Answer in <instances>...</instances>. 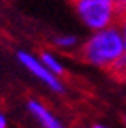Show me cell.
Wrapping results in <instances>:
<instances>
[{"label":"cell","mask_w":126,"mask_h":128,"mask_svg":"<svg viewBox=\"0 0 126 128\" xmlns=\"http://www.w3.org/2000/svg\"><path fill=\"white\" fill-rule=\"evenodd\" d=\"M123 54H126L125 43H123V36L118 25L92 31V34L82 44L84 61L95 68L108 69V71Z\"/></svg>","instance_id":"6da1fadb"},{"label":"cell","mask_w":126,"mask_h":128,"mask_svg":"<svg viewBox=\"0 0 126 128\" xmlns=\"http://www.w3.org/2000/svg\"><path fill=\"white\" fill-rule=\"evenodd\" d=\"M116 77H126V54H123L115 64H113V68L110 69Z\"/></svg>","instance_id":"52a82bcc"},{"label":"cell","mask_w":126,"mask_h":128,"mask_svg":"<svg viewBox=\"0 0 126 128\" xmlns=\"http://www.w3.org/2000/svg\"><path fill=\"white\" fill-rule=\"evenodd\" d=\"M116 2H118V5L121 8H126V0H116Z\"/></svg>","instance_id":"30bf717a"},{"label":"cell","mask_w":126,"mask_h":128,"mask_svg":"<svg viewBox=\"0 0 126 128\" xmlns=\"http://www.w3.org/2000/svg\"><path fill=\"white\" fill-rule=\"evenodd\" d=\"M0 128H7V117L0 113Z\"/></svg>","instance_id":"9c48e42d"},{"label":"cell","mask_w":126,"mask_h":128,"mask_svg":"<svg viewBox=\"0 0 126 128\" xmlns=\"http://www.w3.org/2000/svg\"><path fill=\"white\" fill-rule=\"evenodd\" d=\"M39 59H41V62H43L46 68L52 72V74L59 76V77L64 74V66H62V62H61V61L57 59V58H56L52 53H49V51H43Z\"/></svg>","instance_id":"5b68a950"},{"label":"cell","mask_w":126,"mask_h":128,"mask_svg":"<svg viewBox=\"0 0 126 128\" xmlns=\"http://www.w3.org/2000/svg\"><path fill=\"white\" fill-rule=\"evenodd\" d=\"M120 22V31H121V36H123V43H125V53H126V8L121 10V15L118 18Z\"/></svg>","instance_id":"ba28073f"},{"label":"cell","mask_w":126,"mask_h":128,"mask_svg":"<svg viewBox=\"0 0 126 128\" xmlns=\"http://www.w3.org/2000/svg\"><path fill=\"white\" fill-rule=\"evenodd\" d=\"M16 59H18V62L21 64L26 71L31 72L38 80L46 84V86H48L51 90H54L56 94H64V92H66V86H64L62 80L59 79V76L52 74L44 64L41 62V59H38L36 56H33V54L28 53V51H18V53H16Z\"/></svg>","instance_id":"3957f363"},{"label":"cell","mask_w":126,"mask_h":128,"mask_svg":"<svg viewBox=\"0 0 126 128\" xmlns=\"http://www.w3.org/2000/svg\"><path fill=\"white\" fill-rule=\"evenodd\" d=\"M93 128H108V126H105V125H93Z\"/></svg>","instance_id":"8fae6325"},{"label":"cell","mask_w":126,"mask_h":128,"mask_svg":"<svg viewBox=\"0 0 126 128\" xmlns=\"http://www.w3.org/2000/svg\"><path fill=\"white\" fill-rule=\"evenodd\" d=\"M74 7L84 26L90 31L116 25L123 10L116 0H74Z\"/></svg>","instance_id":"7a4b0ae2"},{"label":"cell","mask_w":126,"mask_h":128,"mask_svg":"<svg viewBox=\"0 0 126 128\" xmlns=\"http://www.w3.org/2000/svg\"><path fill=\"white\" fill-rule=\"evenodd\" d=\"M123 122H125V126H126V115H125V118H123Z\"/></svg>","instance_id":"7c38bea8"},{"label":"cell","mask_w":126,"mask_h":128,"mask_svg":"<svg viewBox=\"0 0 126 128\" xmlns=\"http://www.w3.org/2000/svg\"><path fill=\"white\" fill-rule=\"evenodd\" d=\"M26 107H28V112L33 115L34 120H36L43 128H66L62 125V122L56 117L44 104H41L39 100L31 98V100H28Z\"/></svg>","instance_id":"277c9868"},{"label":"cell","mask_w":126,"mask_h":128,"mask_svg":"<svg viewBox=\"0 0 126 128\" xmlns=\"http://www.w3.org/2000/svg\"><path fill=\"white\" fill-rule=\"evenodd\" d=\"M52 43L61 49H72L79 44V38L75 34H59L52 40Z\"/></svg>","instance_id":"8992f818"}]
</instances>
